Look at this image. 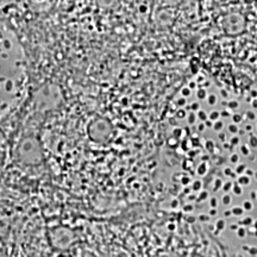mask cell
Masks as SVG:
<instances>
[{
    "label": "cell",
    "mask_w": 257,
    "mask_h": 257,
    "mask_svg": "<svg viewBox=\"0 0 257 257\" xmlns=\"http://www.w3.org/2000/svg\"><path fill=\"white\" fill-rule=\"evenodd\" d=\"M217 205H218L217 199H215V198H212V199H211V206L213 207V208H215V207H217Z\"/></svg>",
    "instance_id": "obj_6"
},
{
    "label": "cell",
    "mask_w": 257,
    "mask_h": 257,
    "mask_svg": "<svg viewBox=\"0 0 257 257\" xmlns=\"http://www.w3.org/2000/svg\"><path fill=\"white\" fill-rule=\"evenodd\" d=\"M205 126H208V128H211V121H206Z\"/></svg>",
    "instance_id": "obj_18"
},
{
    "label": "cell",
    "mask_w": 257,
    "mask_h": 257,
    "mask_svg": "<svg viewBox=\"0 0 257 257\" xmlns=\"http://www.w3.org/2000/svg\"><path fill=\"white\" fill-rule=\"evenodd\" d=\"M223 202H224L225 205L230 203V202H231V195H229V194H225V195L223 196Z\"/></svg>",
    "instance_id": "obj_3"
},
{
    "label": "cell",
    "mask_w": 257,
    "mask_h": 257,
    "mask_svg": "<svg viewBox=\"0 0 257 257\" xmlns=\"http://www.w3.org/2000/svg\"><path fill=\"white\" fill-rule=\"evenodd\" d=\"M200 183H201L200 181H196L195 184H194V188H195V189H199V188H200Z\"/></svg>",
    "instance_id": "obj_11"
},
{
    "label": "cell",
    "mask_w": 257,
    "mask_h": 257,
    "mask_svg": "<svg viewBox=\"0 0 257 257\" xmlns=\"http://www.w3.org/2000/svg\"><path fill=\"white\" fill-rule=\"evenodd\" d=\"M238 181L240 182V184H248L249 179H248V176H240L238 179Z\"/></svg>",
    "instance_id": "obj_2"
},
{
    "label": "cell",
    "mask_w": 257,
    "mask_h": 257,
    "mask_svg": "<svg viewBox=\"0 0 257 257\" xmlns=\"http://www.w3.org/2000/svg\"><path fill=\"white\" fill-rule=\"evenodd\" d=\"M244 168H245V167H244V165H239L238 168H237V173H239V171H240V170H244Z\"/></svg>",
    "instance_id": "obj_15"
},
{
    "label": "cell",
    "mask_w": 257,
    "mask_h": 257,
    "mask_svg": "<svg viewBox=\"0 0 257 257\" xmlns=\"http://www.w3.org/2000/svg\"><path fill=\"white\" fill-rule=\"evenodd\" d=\"M224 224H225L224 220H218V223H217V225H218V226H221V229L224 227Z\"/></svg>",
    "instance_id": "obj_12"
},
{
    "label": "cell",
    "mask_w": 257,
    "mask_h": 257,
    "mask_svg": "<svg viewBox=\"0 0 257 257\" xmlns=\"http://www.w3.org/2000/svg\"><path fill=\"white\" fill-rule=\"evenodd\" d=\"M205 128V124H200L199 125V130H203Z\"/></svg>",
    "instance_id": "obj_17"
},
{
    "label": "cell",
    "mask_w": 257,
    "mask_h": 257,
    "mask_svg": "<svg viewBox=\"0 0 257 257\" xmlns=\"http://www.w3.org/2000/svg\"><path fill=\"white\" fill-rule=\"evenodd\" d=\"M219 138L224 140V139H225V135H224V133H219Z\"/></svg>",
    "instance_id": "obj_16"
},
{
    "label": "cell",
    "mask_w": 257,
    "mask_h": 257,
    "mask_svg": "<svg viewBox=\"0 0 257 257\" xmlns=\"http://www.w3.org/2000/svg\"><path fill=\"white\" fill-rule=\"evenodd\" d=\"M232 213H233L235 215H240V214L243 213V210H242L240 207H233V210H232Z\"/></svg>",
    "instance_id": "obj_1"
},
{
    "label": "cell",
    "mask_w": 257,
    "mask_h": 257,
    "mask_svg": "<svg viewBox=\"0 0 257 257\" xmlns=\"http://www.w3.org/2000/svg\"><path fill=\"white\" fill-rule=\"evenodd\" d=\"M233 191H235V193H236L237 195L242 194V188H239L238 184H235V186H233Z\"/></svg>",
    "instance_id": "obj_5"
},
{
    "label": "cell",
    "mask_w": 257,
    "mask_h": 257,
    "mask_svg": "<svg viewBox=\"0 0 257 257\" xmlns=\"http://www.w3.org/2000/svg\"><path fill=\"white\" fill-rule=\"evenodd\" d=\"M235 120H236V121H238V120H239V116H235Z\"/></svg>",
    "instance_id": "obj_19"
},
{
    "label": "cell",
    "mask_w": 257,
    "mask_h": 257,
    "mask_svg": "<svg viewBox=\"0 0 257 257\" xmlns=\"http://www.w3.org/2000/svg\"><path fill=\"white\" fill-rule=\"evenodd\" d=\"M218 116H219V113L218 112H213V113H211V116H210V118L213 120H215L217 118H218Z\"/></svg>",
    "instance_id": "obj_7"
},
{
    "label": "cell",
    "mask_w": 257,
    "mask_h": 257,
    "mask_svg": "<svg viewBox=\"0 0 257 257\" xmlns=\"http://www.w3.org/2000/svg\"><path fill=\"white\" fill-rule=\"evenodd\" d=\"M229 130L230 131H232V132H236V131H237V128H236V125H230Z\"/></svg>",
    "instance_id": "obj_10"
},
{
    "label": "cell",
    "mask_w": 257,
    "mask_h": 257,
    "mask_svg": "<svg viewBox=\"0 0 257 257\" xmlns=\"http://www.w3.org/2000/svg\"><path fill=\"white\" fill-rule=\"evenodd\" d=\"M251 207H252V205L249 203V201H245V208H251Z\"/></svg>",
    "instance_id": "obj_14"
},
{
    "label": "cell",
    "mask_w": 257,
    "mask_h": 257,
    "mask_svg": "<svg viewBox=\"0 0 257 257\" xmlns=\"http://www.w3.org/2000/svg\"><path fill=\"white\" fill-rule=\"evenodd\" d=\"M210 214H211V215H215V214H217V211H215V208H212L211 211H210Z\"/></svg>",
    "instance_id": "obj_13"
},
{
    "label": "cell",
    "mask_w": 257,
    "mask_h": 257,
    "mask_svg": "<svg viewBox=\"0 0 257 257\" xmlns=\"http://www.w3.org/2000/svg\"><path fill=\"white\" fill-rule=\"evenodd\" d=\"M230 187H232L231 182H226V184H225V186H224L223 188H224V191H225V192H227V191L230 189Z\"/></svg>",
    "instance_id": "obj_8"
},
{
    "label": "cell",
    "mask_w": 257,
    "mask_h": 257,
    "mask_svg": "<svg viewBox=\"0 0 257 257\" xmlns=\"http://www.w3.org/2000/svg\"><path fill=\"white\" fill-rule=\"evenodd\" d=\"M199 118L202 120L206 119V114H205V112H199Z\"/></svg>",
    "instance_id": "obj_9"
},
{
    "label": "cell",
    "mask_w": 257,
    "mask_h": 257,
    "mask_svg": "<svg viewBox=\"0 0 257 257\" xmlns=\"http://www.w3.org/2000/svg\"><path fill=\"white\" fill-rule=\"evenodd\" d=\"M221 128H223V123H220V121H217V123L214 124V130H215V131H220Z\"/></svg>",
    "instance_id": "obj_4"
},
{
    "label": "cell",
    "mask_w": 257,
    "mask_h": 257,
    "mask_svg": "<svg viewBox=\"0 0 257 257\" xmlns=\"http://www.w3.org/2000/svg\"><path fill=\"white\" fill-rule=\"evenodd\" d=\"M230 212H231V211H226V213H225V215H230Z\"/></svg>",
    "instance_id": "obj_21"
},
{
    "label": "cell",
    "mask_w": 257,
    "mask_h": 257,
    "mask_svg": "<svg viewBox=\"0 0 257 257\" xmlns=\"http://www.w3.org/2000/svg\"><path fill=\"white\" fill-rule=\"evenodd\" d=\"M232 161H237V156H233V157H232Z\"/></svg>",
    "instance_id": "obj_20"
}]
</instances>
